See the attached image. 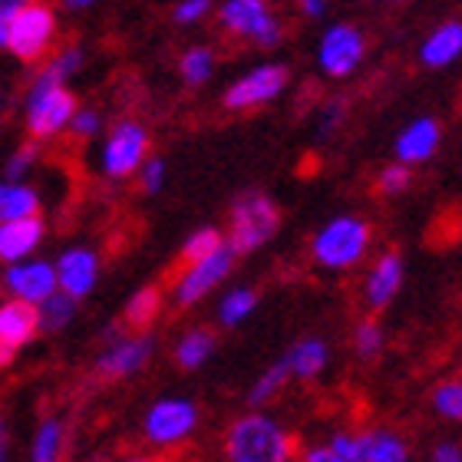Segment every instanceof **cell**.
I'll list each match as a JSON object with an SVG mask.
<instances>
[{"label": "cell", "mask_w": 462, "mask_h": 462, "mask_svg": "<svg viewBox=\"0 0 462 462\" xmlns=\"http://www.w3.org/2000/svg\"><path fill=\"white\" fill-rule=\"evenodd\" d=\"M366 57V33L356 23H334L318 43V63L330 79H346Z\"/></svg>", "instance_id": "obj_11"}, {"label": "cell", "mask_w": 462, "mask_h": 462, "mask_svg": "<svg viewBox=\"0 0 462 462\" xmlns=\"http://www.w3.org/2000/svg\"><path fill=\"white\" fill-rule=\"evenodd\" d=\"M300 10H304V17L318 20V17H324L328 4H324V0H304V4H300Z\"/></svg>", "instance_id": "obj_45"}, {"label": "cell", "mask_w": 462, "mask_h": 462, "mask_svg": "<svg viewBox=\"0 0 462 462\" xmlns=\"http://www.w3.org/2000/svg\"><path fill=\"white\" fill-rule=\"evenodd\" d=\"M344 109H346L344 99H330L328 106H324V113H320V135H330L344 123Z\"/></svg>", "instance_id": "obj_40"}, {"label": "cell", "mask_w": 462, "mask_h": 462, "mask_svg": "<svg viewBox=\"0 0 462 462\" xmlns=\"http://www.w3.org/2000/svg\"><path fill=\"white\" fill-rule=\"evenodd\" d=\"M462 57V20H443L439 27L423 40L420 63L426 69H446Z\"/></svg>", "instance_id": "obj_19"}, {"label": "cell", "mask_w": 462, "mask_h": 462, "mask_svg": "<svg viewBox=\"0 0 462 462\" xmlns=\"http://www.w3.org/2000/svg\"><path fill=\"white\" fill-rule=\"evenodd\" d=\"M235 261H238L235 251L225 245V248H218L215 254H208V258L195 261V264H185L182 274H179L172 284L175 308H195L199 300L208 298V294L228 278L231 271H235Z\"/></svg>", "instance_id": "obj_9"}, {"label": "cell", "mask_w": 462, "mask_h": 462, "mask_svg": "<svg viewBox=\"0 0 462 462\" xmlns=\"http://www.w3.org/2000/svg\"><path fill=\"white\" fill-rule=\"evenodd\" d=\"M106 340L109 344L97 356V374L103 380H123V376L139 374L155 354L152 334H119V330H109Z\"/></svg>", "instance_id": "obj_12"}, {"label": "cell", "mask_w": 462, "mask_h": 462, "mask_svg": "<svg viewBox=\"0 0 462 462\" xmlns=\"http://www.w3.org/2000/svg\"><path fill=\"white\" fill-rule=\"evenodd\" d=\"M77 143H87V139H97L103 133V116L97 109H77V116L69 119V129H67Z\"/></svg>", "instance_id": "obj_36"}, {"label": "cell", "mask_w": 462, "mask_h": 462, "mask_svg": "<svg viewBox=\"0 0 462 462\" xmlns=\"http://www.w3.org/2000/svg\"><path fill=\"white\" fill-rule=\"evenodd\" d=\"M288 380H291V374H288V366H284V360H278V364H271L264 374L251 383V390H248V406H268L274 396L288 386Z\"/></svg>", "instance_id": "obj_30"}, {"label": "cell", "mask_w": 462, "mask_h": 462, "mask_svg": "<svg viewBox=\"0 0 462 462\" xmlns=\"http://www.w3.org/2000/svg\"><path fill=\"white\" fill-rule=\"evenodd\" d=\"M294 436L268 413H245L225 433V462H294Z\"/></svg>", "instance_id": "obj_1"}, {"label": "cell", "mask_w": 462, "mask_h": 462, "mask_svg": "<svg viewBox=\"0 0 462 462\" xmlns=\"http://www.w3.org/2000/svg\"><path fill=\"white\" fill-rule=\"evenodd\" d=\"M439 143H443V125H439V119L420 116V119H413L403 133L396 135V145H393L396 162L406 165V169L430 162L436 155V149H439Z\"/></svg>", "instance_id": "obj_16"}, {"label": "cell", "mask_w": 462, "mask_h": 462, "mask_svg": "<svg viewBox=\"0 0 462 462\" xmlns=\"http://www.w3.org/2000/svg\"><path fill=\"white\" fill-rule=\"evenodd\" d=\"M37 308L20 304V300H0V350L17 354L37 337Z\"/></svg>", "instance_id": "obj_18"}, {"label": "cell", "mask_w": 462, "mask_h": 462, "mask_svg": "<svg viewBox=\"0 0 462 462\" xmlns=\"http://www.w3.org/2000/svg\"><path fill=\"white\" fill-rule=\"evenodd\" d=\"M149 159V129L135 119H119L103 139V149H99V169L106 179H133L139 175V169Z\"/></svg>", "instance_id": "obj_6"}, {"label": "cell", "mask_w": 462, "mask_h": 462, "mask_svg": "<svg viewBox=\"0 0 462 462\" xmlns=\"http://www.w3.org/2000/svg\"><path fill=\"white\" fill-rule=\"evenodd\" d=\"M0 462H10V430L4 416H0Z\"/></svg>", "instance_id": "obj_44"}, {"label": "cell", "mask_w": 462, "mask_h": 462, "mask_svg": "<svg viewBox=\"0 0 462 462\" xmlns=\"http://www.w3.org/2000/svg\"><path fill=\"white\" fill-rule=\"evenodd\" d=\"M135 179H139V189H143L145 195H155L165 185V159H159V155H149Z\"/></svg>", "instance_id": "obj_37"}, {"label": "cell", "mask_w": 462, "mask_h": 462, "mask_svg": "<svg viewBox=\"0 0 462 462\" xmlns=\"http://www.w3.org/2000/svg\"><path fill=\"white\" fill-rule=\"evenodd\" d=\"M179 73L185 87H205L215 73V50L212 47H189L179 57Z\"/></svg>", "instance_id": "obj_29"}, {"label": "cell", "mask_w": 462, "mask_h": 462, "mask_svg": "<svg viewBox=\"0 0 462 462\" xmlns=\"http://www.w3.org/2000/svg\"><path fill=\"white\" fill-rule=\"evenodd\" d=\"M57 40V10L50 4H20L7 27V50L20 63H40Z\"/></svg>", "instance_id": "obj_4"}, {"label": "cell", "mask_w": 462, "mask_h": 462, "mask_svg": "<svg viewBox=\"0 0 462 462\" xmlns=\"http://www.w3.org/2000/svg\"><path fill=\"white\" fill-rule=\"evenodd\" d=\"M0 288L7 291V300H20V304L40 308L43 300L57 294V271H53V261L30 258V261H20V264H10V268H4V274H0Z\"/></svg>", "instance_id": "obj_13"}, {"label": "cell", "mask_w": 462, "mask_h": 462, "mask_svg": "<svg viewBox=\"0 0 462 462\" xmlns=\"http://www.w3.org/2000/svg\"><path fill=\"white\" fill-rule=\"evenodd\" d=\"M360 462H410V443L396 430L374 426L360 433Z\"/></svg>", "instance_id": "obj_21"}, {"label": "cell", "mask_w": 462, "mask_h": 462, "mask_svg": "<svg viewBox=\"0 0 462 462\" xmlns=\"http://www.w3.org/2000/svg\"><path fill=\"white\" fill-rule=\"evenodd\" d=\"M40 215V192L27 182H4L0 179V225L23 222Z\"/></svg>", "instance_id": "obj_22"}, {"label": "cell", "mask_w": 462, "mask_h": 462, "mask_svg": "<svg viewBox=\"0 0 462 462\" xmlns=\"http://www.w3.org/2000/svg\"><path fill=\"white\" fill-rule=\"evenodd\" d=\"M67 439H69L67 423H63L60 416H47V420L37 426V433H33L30 462H63V456H67Z\"/></svg>", "instance_id": "obj_23"}, {"label": "cell", "mask_w": 462, "mask_h": 462, "mask_svg": "<svg viewBox=\"0 0 462 462\" xmlns=\"http://www.w3.org/2000/svg\"><path fill=\"white\" fill-rule=\"evenodd\" d=\"M215 346H218V337H215V330L208 328H192L185 330L179 344H175V364L182 366V370H199L212 360Z\"/></svg>", "instance_id": "obj_24"}, {"label": "cell", "mask_w": 462, "mask_h": 462, "mask_svg": "<svg viewBox=\"0 0 462 462\" xmlns=\"http://www.w3.org/2000/svg\"><path fill=\"white\" fill-rule=\"evenodd\" d=\"M162 314V291L155 288V284H149V288H139L129 298V304H125V328H133L135 334H145V328L149 324H155V318Z\"/></svg>", "instance_id": "obj_26"}, {"label": "cell", "mask_w": 462, "mask_h": 462, "mask_svg": "<svg viewBox=\"0 0 462 462\" xmlns=\"http://www.w3.org/2000/svg\"><path fill=\"white\" fill-rule=\"evenodd\" d=\"M433 410L443 420L462 423V376L459 380H446L433 390Z\"/></svg>", "instance_id": "obj_32"}, {"label": "cell", "mask_w": 462, "mask_h": 462, "mask_svg": "<svg viewBox=\"0 0 462 462\" xmlns=\"http://www.w3.org/2000/svg\"><path fill=\"white\" fill-rule=\"evenodd\" d=\"M288 67H281V63H261V67L248 69L245 77H238L225 89V109L231 113H248V109H258L271 99H278L284 89H288Z\"/></svg>", "instance_id": "obj_10"}, {"label": "cell", "mask_w": 462, "mask_h": 462, "mask_svg": "<svg viewBox=\"0 0 462 462\" xmlns=\"http://www.w3.org/2000/svg\"><path fill=\"white\" fill-rule=\"evenodd\" d=\"M43 235H47V222L43 218H23V222H10L0 225V261L4 264H20V261H30L33 251L43 245Z\"/></svg>", "instance_id": "obj_17"}, {"label": "cell", "mask_w": 462, "mask_h": 462, "mask_svg": "<svg viewBox=\"0 0 462 462\" xmlns=\"http://www.w3.org/2000/svg\"><path fill=\"white\" fill-rule=\"evenodd\" d=\"M370 241H374L370 222L356 218V215H337L310 238V258L328 271L356 268L370 251Z\"/></svg>", "instance_id": "obj_3"}, {"label": "cell", "mask_w": 462, "mask_h": 462, "mask_svg": "<svg viewBox=\"0 0 462 462\" xmlns=\"http://www.w3.org/2000/svg\"><path fill=\"white\" fill-rule=\"evenodd\" d=\"M430 462H462V446H456V443L433 446V456H430Z\"/></svg>", "instance_id": "obj_42"}, {"label": "cell", "mask_w": 462, "mask_h": 462, "mask_svg": "<svg viewBox=\"0 0 462 462\" xmlns=\"http://www.w3.org/2000/svg\"><path fill=\"white\" fill-rule=\"evenodd\" d=\"M300 462H344V459L330 453L328 446H310V449H304V453H300Z\"/></svg>", "instance_id": "obj_43"}, {"label": "cell", "mask_w": 462, "mask_h": 462, "mask_svg": "<svg viewBox=\"0 0 462 462\" xmlns=\"http://www.w3.org/2000/svg\"><path fill=\"white\" fill-rule=\"evenodd\" d=\"M218 20H222V27L228 30L231 37L251 40V43H258L264 50L278 47L281 37H284L281 20L271 14L264 0H228L218 10Z\"/></svg>", "instance_id": "obj_8"}, {"label": "cell", "mask_w": 462, "mask_h": 462, "mask_svg": "<svg viewBox=\"0 0 462 462\" xmlns=\"http://www.w3.org/2000/svg\"><path fill=\"white\" fill-rule=\"evenodd\" d=\"M406 278V264L400 251H383L380 258L374 261V268L364 281V300L370 310H386L393 304V298L400 294Z\"/></svg>", "instance_id": "obj_15"}, {"label": "cell", "mask_w": 462, "mask_h": 462, "mask_svg": "<svg viewBox=\"0 0 462 462\" xmlns=\"http://www.w3.org/2000/svg\"><path fill=\"white\" fill-rule=\"evenodd\" d=\"M328 356L330 350L320 337H300L281 360L288 366L291 380H318L324 374V366H328Z\"/></svg>", "instance_id": "obj_20"}, {"label": "cell", "mask_w": 462, "mask_h": 462, "mask_svg": "<svg viewBox=\"0 0 462 462\" xmlns=\"http://www.w3.org/2000/svg\"><path fill=\"white\" fill-rule=\"evenodd\" d=\"M218 248H225V235L218 228H199L192 231L189 238H185L182 245V264H195V261L208 258V254H215Z\"/></svg>", "instance_id": "obj_31"}, {"label": "cell", "mask_w": 462, "mask_h": 462, "mask_svg": "<svg viewBox=\"0 0 462 462\" xmlns=\"http://www.w3.org/2000/svg\"><path fill=\"white\" fill-rule=\"evenodd\" d=\"M258 308V291L254 288H231L222 300H218V324L222 328H238L254 314Z\"/></svg>", "instance_id": "obj_28"}, {"label": "cell", "mask_w": 462, "mask_h": 462, "mask_svg": "<svg viewBox=\"0 0 462 462\" xmlns=\"http://www.w3.org/2000/svg\"><path fill=\"white\" fill-rule=\"evenodd\" d=\"M119 462H169V459H165V456H152V453H133Z\"/></svg>", "instance_id": "obj_46"}, {"label": "cell", "mask_w": 462, "mask_h": 462, "mask_svg": "<svg viewBox=\"0 0 462 462\" xmlns=\"http://www.w3.org/2000/svg\"><path fill=\"white\" fill-rule=\"evenodd\" d=\"M17 10H20V0H0V50L7 43V27Z\"/></svg>", "instance_id": "obj_41"}, {"label": "cell", "mask_w": 462, "mask_h": 462, "mask_svg": "<svg viewBox=\"0 0 462 462\" xmlns=\"http://www.w3.org/2000/svg\"><path fill=\"white\" fill-rule=\"evenodd\" d=\"M89 7H93L89 0H69L67 4V10H89Z\"/></svg>", "instance_id": "obj_47"}, {"label": "cell", "mask_w": 462, "mask_h": 462, "mask_svg": "<svg viewBox=\"0 0 462 462\" xmlns=\"http://www.w3.org/2000/svg\"><path fill=\"white\" fill-rule=\"evenodd\" d=\"M79 103L67 87H47V83H30L27 93V133L33 143L57 139L69 129V119L77 116Z\"/></svg>", "instance_id": "obj_5"}, {"label": "cell", "mask_w": 462, "mask_h": 462, "mask_svg": "<svg viewBox=\"0 0 462 462\" xmlns=\"http://www.w3.org/2000/svg\"><path fill=\"white\" fill-rule=\"evenodd\" d=\"M208 14H212V4H208V0H185V4H179V7L172 10V20L182 23V27H189V23L205 20Z\"/></svg>", "instance_id": "obj_39"}, {"label": "cell", "mask_w": 462, "mask_h": 462, "mask_svg": "<svg viewBox=\"0 0 462 462\" xmlns=\"http://www.w3.org/2000/svg\"><path fill=\"white\" fill-rule=\"evenodd\" d=\"M199 426V406L185 396H165L149 406V413L143 420V436L145 443L169 449V446L185 443Z\"/></svg>", "instance_id": "obj_7"}, {"label": "cell", "mask_w": 462, "mask_h": 462, "mask_svg": "<svg viewBox=\"0 0 462 462\" xmlns=\"http://www.w3.org/2000/svg\"><path fill=\"white\" fill-rule=\"evenodd\" d=\"M83 67V47L79 43H63L60 50L50 53V60L40 67V73L33 79L47 83V87H67L69 77H77Z\"/></svg>", "instance_id": "obj_25"}, {"label": "cell", "mask_w": 462, "mask_h": 462, "mask_svg": "<svg viewBox=\"0 0 462 462\" xmlns=\"http://www.w3.org/2000/svg\"><path fill=\"white\" fill-rule=\"evenodd\" d=\"M383 340H386L383 328H380L374 318H364L354 328V350H356V356H364V360H374V356L383 350Z\"/></svg>", "instance_id": "obj_34"}, {"label": "cell", "mask_w": 462, "mask_h": 462, "mask_svg": "<svg viewBox=\"0 0 462 462\" xmlns=\"http://www.w3.org/2000/svg\"><path fill=\"white\" fill-rule=\"evenodd\" d=\"M10 360H14V354H7V350H0V370H4V366H10Z\"/></svg>", "instance_id": "obj_48"}, {"label": "cell", "mask_w": 462, "mask_h": 462, "mask_svg": "<svg viewBox=\"0 0 462 462\" xmlns=\"http://www.w3.org/2000/svg\"><path fill=\"white\" fill-rule=\"evenodd\" d=\"M53 271H57V291L67 294L79 304L87 300V294H93L99 281V254L87 245H77V248H67L53 261Z\"/></svg>", "instance_id": "obj_14"}, {"label": "cell", "mask_w": 462, "mask_h": 462, "mask_svg": "<svg viewBox=\"0 0 462 462\" xmlns=\"http://www.w3.org/2000/svg\"><path fill=\"white\" fill-rule=\"evenodd\" d=\"M281 228V208L274 205V199L264 192H241L231 202L228 212V235L225 245L238 254H251V251L264 248Z\"/></svg>", "instance_id": "obj_2"}, {"label": "cell", "mask_w": 462, "mask_h": 462, "mask_svg": "<svg viewBox=\"0 0 462 462\" xmlns=\"http://www.w3.org/2000/svg\"><path fill=\"white\" fill-rule=\"evenodd\" d=\"M328 449L344 462H360V433H334Z\"/></svg>", "instance_id": "obj_38"}, {"label": "cell", "mask_w": 462, "mask_h": 462, "mask_svg": "<svg viewBox=\"0 0 462 462\" xmlns=\"http://www.w3.org/2000/svg\"><path fill=\"white\" fill-rule=\"evenodd\" d=\"M40 143H23V145H17L14 152H10V159H7V165H4V182H23V175L33 169V165L40 162Z\"/></svg>", "instance_id": "obj_33"}, {"label": "cell", "mask_w": 462, "mask_h": 462, "mask_svg": "<svg viewBox=\"0 0 462 462\" xmlns=\"http://www.w3.org/2000/svg\"><path fill=\"white\" fill-rule=\"evenodd\" d=\"M77 310H79L77 300L57 291L53 298H47L37 308V328H40V334H60L63 328H69V320L77 318Z\"/></svg>", "instance_id": "obj_27"}, {"label": "cell", "mask_w": 462, "mask_h": 462, "mask_svg": "<svg viewBox=\"0 0 462 462\" xmlns=\"http://www.w3.org/2000/svg\"><path fill=\"white\" fill-rule=\"evenodd\" d=\"M410 185H413V169L393 162L380 172V179H376V192L380 195H403Z\"/></svg>", "instance_id": "obj_35"}]
</instances>
